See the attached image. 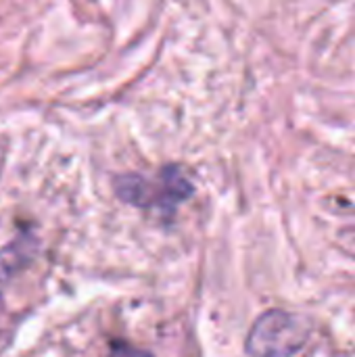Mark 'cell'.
<instances>
[{"label":"cell","instance_id":"cell-1","mask_svg":"<svg viewBox=\"0 0 355 357\" xmlns=\"http://www.w3.org/2000/svg\"><path fill=\"white\" fill-rule=\"evenodd\" d=\"M310 337L312 322L305 316L270 310L251 326L245 351L251 357H293L308 345Z\"/></svg>","mask_w":355,"mask_h":357},{"label":"cell","instance_id":"cell-2","mask_svg":"<svg viewBox=\"0 0 355 357\" xmlns=\"http://www.w3.org/2000/svg\"><path fill=\"white\" fill-rule=\"evenodd\" d=\"M115 192L130 205L172 215L174 209L195 192V188L178 167H165L153 180L136 174L121 176L115 180Z\"/></svg>","mask_w":355,"mask_h":357},{"label":"cell","instance_id":"cell-3","mask_svg":"<svg viewBox=\"0 0 355 357\" xmlns=\"http://www.w3.org/2000/svg\"><path fill=\"white\" fill-rule=\"evenodd\" d=\"M33 241L27 236H21L0 249V280H8L15 276L33 255Z\"/></svg>","mask_w":355,"mask_h":357},{"label":"cell","instance_id":"cell-4","mask_svg":"<svg viewBox=\"0 0 355 357\" xmlns=\"http://www.w3.org/2000/svg\"><path fill=\"white\" fill-rule=\"evenodd\" d=\"M111 357H151L149 354L140 351V349H134V347H128V345H119L115 347V351L111 354Z\"/></svg>","mask_w":355,"mask_h":357}]
</instances>
